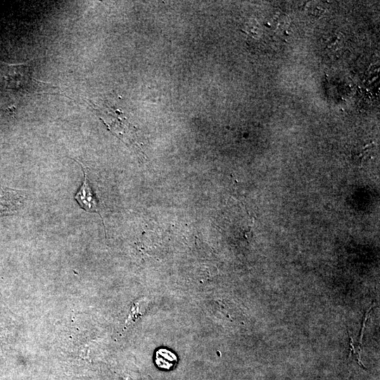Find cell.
Returning <instances> with one entry per match:
<instances>
[{
    "instance_id": "7a4b0ae2",
    "label": "cell",
    "mask_w": 380,
    "mask_h": 380,
    "mask_svg": "<svg viewBox=\"0 0 380 380\" xmlns=\"http://www.w3.org/2000/svg\"><path fill=\"white\" fill-rule=\"evenodd\" d=\"M21 200L19 191L6 187L0 188V217L16 212L21 205Z\"/></svg>"
},
{
    "instance_id": "3957f363",
    "label": "cell",
    "mask_w": 380,
    "mask_h": 380,
    "mask_svg": "<svg viewBox=\"0 0 380 380\" xmlns=\"http://www.w3.org/2000/svg\"><path fill=\"white\" fill-rule=\"evenodd\" d=\"M177 362L176 355L165 348H160L156 353V365L165 369H170L173 367Z\"/></svg>"
},
{
    "instance_id": "277c9868",
    "label": "cell",
    "mask_w": 380,
    "mask_h": 380,
    "mask_svg": "<svg viewBox=\"0 0 380 380\" xmlns=\"http://www.w3.org/2000/svg\"><path fill=\"white\" fill-rule=\"evenodd\" d=\"M369 312H370V310L366 314L365 319H364L363 323H362V329H361V336H360V344H361V341H362V335H363V330H364V328H365V322H367V317L369 315Z\"/></svg>"
},
{
    "instance_id": "6da1fadb",
    "label": "cell",
    "mask_w": 380,
    "mask_h": 380,
    "mask_svg": "<svg viewBox=\"0 0 380 380\" xmlns=\"http://www.w3.org/2000/svg\"><path fill=\"white\" fill-rule=\"evenodd\" d=\"M84 172V181L79 191L76 193L75 198L80 207L87 212H94L99 213L98 201L93 189L90 186L88 175L82 164ZM100 214V213H99Z\"/></svg>"
}]
</instances>
